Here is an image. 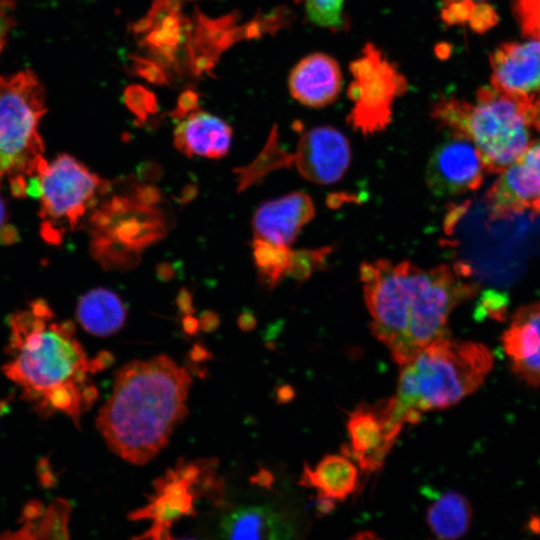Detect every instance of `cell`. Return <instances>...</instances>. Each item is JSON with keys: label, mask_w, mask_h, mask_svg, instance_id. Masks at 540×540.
Segmentation results:
<instances>
[{"label": "cell", "mask_w": 540, "mask_h": 540, "mask_svg": "<svg viewBox=\"0 0 540 540\" xmlns=\"http://www.w3.org/2000/svg\"><path fill=\"white\" fill-rule=\"evenodd\" d=\"M8 326L4 375L39 416L61 413L79 428L82 414L98 397L90 376L109 367L113 355L100 351L89 358L75 337V324L57 320L43 299L11 314Z\"/></svg>", "instance_id": "cell-1"}, {"label": "cell", "mask_w": 540, "mask_h": 540, "mask_svg": "<svg viewBox=\"0 0 540 540\" xmlns=\"http://www.w3.org/2000/svg\"><path fill=\"white\" fill-rule=\"evenodd\" d=\"M191 383L187 370L166 355L119 368L96 419L110 450L136 465L152 460L186 417Z\"/></svg>", "instance_id": "cell-2"}, {"label": "cell", "mask_w": 540, "mask_h": 540, "mask_svg": "<svg viewBox=\"0 0 540 540\" xmlns=\"http://www.w3.org/2000/svg\"><path fill=\"white\" fill-rule=\"evenodd\" d=\"M493 367L489 349L478 342L440 337L402 365L394 412L404 423H417L423 412L445 409L474 393Z\"/></svg>", "instance_id": "cell-3"}, {"label": "cell", "mask_w": 540, "mask_h": 540, "mask_svg": "<svg viewBox=\"0 0 540 540\" xmlns=\"http://www.w3.org/2000/svg\"><path fill=\"white\" fill-rule=\"evenodd\" d=\"M531 95H514L482 87L475 102L455 97L434 104L432 116L451 132L464 135L477 148L487 173H500L530 143Z\"/></svg>", "instance_id": "cell-4"}, {"label": "cell", "mask_w": 540, "mask_h": 540, "mask_svg": "<svg viewBox=\"0 0 540 540\" xmlns=\"http://www.w3.org/2000/svg\"><path fill=\"white\" fill-rule=\"evenodd\" d=\"M47 112L45 90L30 70L0 76V184L25 196L27 178L44 158L39 125Z\"/></svg>", "instance_id": "cell-5"}, {"label": "cell", "mask_w": 540, "mask_h": 540, "mask_svg": "<svg viewBox=\"0 0 540 540\" xmlns=\"http://www.w3.org/2000/svg\"><path fill=\"white\" fill-rule=\"evenodd\" d=\"M93 257L106 269H130L141 252L167 233L166 217L156 205L132 196H113L90 216Z\"/></svg>", "instance_id": "cell-6"}, {"label": "cell", "mask_w": 540, "mask_h": 540, "mask_svg": "<svg viewBox=\"0 0 540 540\" xmlns=\"http://www.w3.org/2000/svg\"><path fill=\"white\" fill-rule=\"evenodd\" d=\"M34 174L40 182V233L51 244H60L65 233L111 189L107 180L65 153L51 162L43 158Z\"/></svg>", "instance_id": "cell-7"}, {"label": "cell", "mask_w": 540, "mask_h": 540, "mask_svg": "<svg viewBox=\"0 0 540 540\" xmlns=\"http://www.w3.org/2000/svg\"><path fill=\"white\" fill-rule=\"evenodd\" d=\"M414 268L409 261L392 264L385 259L360 267L371 330L401 366L410 360L407 341Z\"/></svg>", "instance_id": "cell-8"}, {"label": "cell", "mask_w": 540, "mask_h": 540, "mask_svg": "<svg viewBox=\"0 0 540 540\" xmlns=\"http://www.w3.org/2000/svg\"><path fill=\"white\" fill-rule=\"evenodd\" d=\"M463 277L448 265L428 270L415 265L407 341L410 360L432 341L449 335L451 311L476 294L477 286Z\"/></svg>", "instance_id": "cell-9"}, {"label": "cell", "mask_w": 540, "mask_h": 540, "mask_svg": "<svg viewBox=\"0 0 540 540\" xmlns=\"http://www.w3.org/2000/svg\"><path fill=\"white\" fill-rule=\"evenodd\" d=\"M351 71V124L363 134L383 130L390 122L394 98L406 88L405 79L372 44L365 46L361 57L351 64Z\"/></svg>", "instance_id": "cell-10"}, {"label": "cell", "mask_w": 540, "mask_h": 540, "mask_svg": "<svg viewBox=\"0 0 540 540\" xmlns=\"http://www.w3.org/2000/svg\"><path fill=\"white\" fill-rule=\"evenodd\" d=\"M403 426L394 412L392 397L375 404L362 403L349 413V445L342 447V453L363 472H375L383 466Z\"/></svg>", "instance_id": "cell-11"}, {"label": "cell", "mask_w": 540, "mask_h": 540, "mask_svg": "<svg viewBox=\"0 0 540 540\" xmlns=\"http://www.w3.org/2000/svg\"><path fill=\"white\" fill-rule=\"evenodd\" d=\"M485 199L491 219L530 211L540 214V139L500 172Z\"/></svg>", "instance_id": "cell-12"}, {"label": "cell", "mask_w": 540, "mask_h": 540, "mask_svg": "<svg viewBox=\"0 0 540 540\" xmlns=\"http://www.w3.org/2000/svg\"><path fill=\"white\" fill-rule=\"evenodd\" d=\"M484 173L481 156L472 141L451 132L432 153L425 181L435 196H452L476 190Z\"/></svg>", "instance_id": "cell-13"}, {"label": "cell", "mask_w": 540, "mask_h": 540, "mask_svg": "<svg viewBox=\"0 0 540 540\" xmlns=\"http://www.w3.org/2000/svg\"><path fill=\"white\" fill-rule=\"evenodd\" d=\"M131 30L139 36V45L163 69L180 72L178 52L189 39L191 21L182 14V0H153L147 15Z\"/></svg>", "instance_id": "cell-14"}, {"label": "cell", "mask_w": 540, "mask_h": 540, "mask_svg": "<svg viewBox=\"0 0 540 540\" xmlns=\"http://www.w3.org/2000/svg\"><path fill=\"white\" fill-rule=\"evenodd\" d=\"M350 161L348 140L331 126L305 131L293 154V164L298 172L307 180L323 185L339 181Z\"/></svg>", "instance_id": "cell-15"}, {"label": "cell", "mask_w": 540, "mask_h": 540, "mask_svg": "<svg viewBox=\"0 0 540 540\" xmlns=\"http://www.w3.org/2000/svg\"><path fill=\"white\" fill-rule=\"evenodd\" d=\"M491 86L503 93L532 95L540 91V40L509 42L490 55Z\"/></svg>", "instance_id": "cell-16"}, {"label": "cell", "mask_w": 540, "mask_h": 540, "mask_svg": "<svg viewBox=\"0 0 540 540\" xmlns=\"http://www.w3.org/2000/svg\"><path fill=\"white\" fill-rule=\"evenodd\" d=\"M501 342L513 374L529 386H540V301L514 313Z\"/></svg>", "instance_id": "cell-17"}, {"label": "cell", "mask_w": 540, "mask_h": 540, "mask_svg": "<svg viewBox=\"0 0 540 540\" xmlns=\"http://www.w3.org/2000/svg\"><path fill=\"white\" fill-rule=\"evenodd\" d=\"M314 214L311 197L301 191L266 201L256 209L252 218L254 236L277 245L290 246Z\"/></svg>", "instance_id": "cell-18"}, {"label": "cell", "mask_w": 540, "mask_h": 540, "mask_svg": "<svg viewBox=\"0 0 540 540\" xmlns=\"http://www.w3.org/2000/svg\"><path fill=\"white\" fill-rule=\"evenodd\" d=\"M342 74L337 61L324 53H314L299 61L289 75L291 95L305 106L318 108L339 95Z\"/></svg>", "instance_id": "cell-19"}, {"label": "cell", "mask_w": 540, "mask_h": 540, "mask_svg": "<svg viewBox=\"0 0 540 540\" xmlns=\"http://www.w3.org/2000/svg\"><path fill=\"white\" fill-rule=\"evenodd\" d=\"M231 140L232 128L203 111L189 113L174 130V145L187 157L221 158L229 151Z\"/></svg>", "instance_id": "cell-20"}, {"label": "cell", "mask_w": 540, "mask_h": 540, "mask_svg": "<svg viewBox=\"0 0 540 540\" xmlns=\"http://www.w3.org/2000/svg\"><path fill=\"white\" fill-rule=\"evenodd\" d=\"M293 531L287 517L269 506L239 507L220 522V536L226 539H287Z\"/></svg>", "instance_id": "cell-21"}, {"label": "cell", "mask_w": 540, "mask_h": 540, "mask_svg": "<svg viewBox=\"0 0 540 540\" xmlns=\"http://www.w3.org/2000/svg\"><path fill=\"white\" fill-rule=\"evenodd\" d=\"M300 484L315 488L318 497L337 503L345 500L358 487L359 473L356 463L348 456L329 454L313 468L304 465Z\"/></svg>", "instance_id": "cell-22"}, {"label": "cell", "mask_w": 540, "mask_h": 540, "mask_svg": "<svg viewBox=\"0 0 540 540\" xmlns=\"http://www.w3.org/2000/svg\"><path fill=\"white\" fill-rule=\"evenodd\" d=\"M76 317L85 331L104 337L122 328L127 317V308L116 293L98 287L80 297Z\"/></svg>", "instance_id": "cell-23"}, {"label": "cell", "mask_w": 540, "mask_h": 540, "mask_svg": "<svg viewBox=\"0 0 540 540\" xmlns=\"http://www.w3.org/2000/svg\"><path fill=\"white\" fill-rule=\"evenodd\" d=\"M70 514L71 505L64 499H55L46 508L39 501H30L23 509L21 527L14 532L0 535V538H68Z\"/></svg>", "instance_id": "cell-24"}, {"label": "cell", "mask_w": 540, "mask_h": 540, "mask_svg": "<svg viewBox=\"0 0 540 540\" xmlns=\"http://www.w3.org/2000/svg\"><path fill=\"white\" fill-rule=\"evenodd\" d=\"M471 520V505L457 492L442 494L426 512L428 527L440 539H457L464 536L470 528Z\"/></svg>", "instance_id": "cell-25"}, {"label": "cell", "mask_w": 540, "mask_h": 540, "mask_svg": "<svg viewBox=\"0 0 540 540\" xmlns=\"http://www.w3.org/2000/svg\"><path fill=\"white\" fill-rule=\"evenodd\" d=\"M293 164V155L287 153L279 145L276 126L273 127L268 140L253 162L234 170L237 174L238 192H242L272 170L289 167Z\"/></svg>", "instance_id": "cell-26"}, {"label": "cell", "mask_w": 540, "mask_h": 540, "mask_svg": "<svg viewBox=\"0 0 540 540\" xmlns=\"http://www.w3.org/2000/svg\"><path fill=\"white\" fill-rule=\"evenodd\" d=\"M252 248L260 281L273 289L288 275L293 251L289 246L277 245L259 238H254Z\"/></svg>", "instance_id": "cell-27"}, {"label": "cell", "mask_w": 540, "mask_h": 540, "mask_svg": "<svg viewBox=\"0 0 540 540\" xmlns=\"http://www.w3.org/2000/svg\"><path fill=\"white\" fill-rule=\"evenodd\" d=\"M303 1L309 19L324 28L333 30L346 26L344 18L345 0H298Z\"/></svg>", "instance_id": "cell-28"}, {"label": "cell", "mask_w": 540, "mask_h": 540, "mask_svg": "<svg viewBox=\"0 0 540 540\" xmlns=\"http://www.w3.org/2000/svg\"><path fill=\"white\" fill-rule=\"evenodd\" d=\"M128 109L137 117L138 122H145L147 118L158 111L155 95L140 85H130L124 93Z\"/></svg>", "instance_id": "cell-29"}, {"label": "cell", "mask_w": 540, "mask_h": 540, "mask_svg": "<svg viewBox=\"0 0 540 540\" xmlns=\"http://www.w3.org/2000/svg\"><path fill=\"white\" fill-rule=\"evenodd\" d=\"M513 13L522 34L540 40V0H514Z\"/></svg>", "instance_id": "cell-30"}, {"label": "cell", "mask_w": 540, "mask_h": 540, "mask_svg": "<svg viewBox=\"0 0 540 540\" xmlns=\"http://www.w3.org/2000/svg\"><path fill=\"white\" fill-rule=\"evenodd\" d=\"M129 62V69L132 73L141 76L154 84L164 85L168 83L167 74L155 61L138 55H130Z\"/></svg>", "instance_id": "cell-31"}, {"label": "cell", "mask_w": 540, "mask_h": 540, "mask_svg": "<svg viewBox=\"0 0 540 540\" xmlns=\"http://www.w3.org/2000/svg\"><path fill=\"white\" fill-rule=\"evenodd\" d=\"M198 104V93L186 90L179 96L176 109L170 112V117L174 120H183L189 113L198 108Z\"/></svg>", "instance_id": "cell-32"}, {"label": "cell", "mask_w": 540, "mask_h": 540, "mask_svg": "<svg viewBox=\"0 0 540 540\" xmlns=\"http://www.w3.org/2000/svg\"><path fill=\"white\" fill-rule=\"evenodd\" d=\"M132 188V197L143 204L157 205L162 199L160 190L150 183L133 184Z\"/></svg>", "instance_id": "cell-33"}, {"label": "cell", "mask_w": 540, "mask_h": 540, "mask_svg": "<svg viewBox=\"0 0 540 540\" xmlns=\"http://www.w3.org/2000/svg\"><path fill=\"white\" fill-rule=\"evenodd\" d=\"M12 10V0H0V53L5 46L8 32L14 25Z\"/></svg>", "instance_id": "cell-34"}, {"label": "cell", "mask_w": 540, "mask_h": 540, "mask_svg": "<svg viewBox=\"0 0 540 540\" xmlns=\"http://www.w3.org/2000/svg\"><path fill=\"white\" fill-rule=\"evenodd\" d=\"M138 177L145 183L155 182L162 175L161 166L154 162H144L137 167Z\"/></svg>", "instance_id": "cell-35"}, {"label": "cell", "mask_w": 540, "mask_h": 540, "mask_svg": "<svg viewBox=\"0 0 540 540\" xmlns=\"http://www.w3.org/2000/svg\"><path fill=\"white\" fill-rule=\"evenodd\" d=\"M198 321L200 330L206 333H211L215 331L220 324L219 316L211 310L203 311L199 315Z\"/></svg>", "instance_id": "cell-36"}, {"label": "cell", "mask_w": 540, "mask_h": 540, "mask_svg": "<svg viewBox=\"0 0 540 540\" xmlns=\"http://www.w3.org/2000/svg\"><path fill=\"white\" fill-rule=\"evenodd\" d=\"M176 305L183 315L193 314L195 308L193 306V298L190 290L182 287L176 297Z\"/></svg>", "instance_id": "cell-37"}, {"label": "cell", "mask_w": 540, "mask_h": 540, "mask_svg": "<svg viewBox=\"0 0 540 540\" xmlns=\"http://www.w3.org/2000/svg\"><path fill=\"white\" fill-rule=\"evenodd\" d=\"M237 324L243 332L252 331L257 325L255 314L250 309H244L237 318Z\"/></svg>", "instance_id": "cell-38"}, {"label": "cell", "mask_w": 540, "mask_h": 540, "mask_svg": "<svg viewBox=\"0 0 540 540\" xmlns=\"http://www.w3.org/2000/svg\"><path fill=\"white\" fill-rule=\"evenodd\" d=\"M531 123L540 132V91L531 95Z\"/></svg>", "instance_id": "cell-39"}, {"label": "cell", "mask_w": 540, "mask_h": 540, "mask_svg": "<svg viewBox=\"0 0 540 540\" xmlns=\"http://www.w3.org/2000/svg\"><path fill=\"white\" fill-rule=\"evenodd\" d=\"M156 276L162 282H168L175 276V267L168 262H161L156 266Z\"/></svg>", "instance_id": "cell-40"}, {"label": "cell", "mask_w": 540, "mask_h": 540, "mask_svg": "<svg viewBox=\"0 0 540 540\" xmlns=\"http://www.w3.org/2000/svg\"><path fill=\"white\" fill-rule=\"evenodd\" d=\"M189 356L194 362H202L210 359L212 354L204 346L196 343L190 350Z\"/></svg>", "instance_id": "cell-41"}, {"label": "cell", "mask_w": 540, "mask_h": 540, "mask_svg": "<svg viewBox=\"0 0 540 540\" xmlns=\"http://www.w3.org/2000/svg\"><path fill=\"white\" fill-rule=\"evenodd\" d=\"M182 328L188 335H195L199 330V321L192 314L184 315L182 318Z\"/></svg>", "instance_id": "cell-42"}, {"label": "cell", "mask_w": 540, "mask_h": 540, "mask_svg": "<svg viewBox=\"0 0 540 540\" xmlns=\"http://www.w3.org/2000/svg\"><path fill=\"white\" fill-rule=\"evenodd\" d=\"M198 193V188L196 185L193 184H187L181 191L179 197L177 198V201L180 204H187L191 202Z\"/></svg>", "instance_id": "cell-43"}, {"label": "cell", "mask_w": 540, "mask_h": 540, "mask_svg": "<svg viewBox=\"0 0 540 540\" xmlns=\"http://www.w3.org/2000/svg\"><path fill=\"white\" fill-rule=\"evenodd\" d=\"M17 230L10 225H5L0 230V242L3 244H11L17 241L18 239Z\"/></svg>", "instance_id": "cell-44"}, {"label": "cell", "mask_w": 540, "mask_h": 540, "mask_svg": "<svg viewBox=\"0 0 540 540\" xmlns=\"http://www.w3.org/2000/svg\"><path fill=\"white\" fill-rule=\"evenodd\" d=\"M272 480V475L264 469H260L259 472L251 479L253 483L263 487H270Z\"/></svg>", "instance_id": "cell-45"}, {"label": "cell", "mask_w": 540, "mask_h": 540, "mask_svg": "<svg viewBox=\"0 0 540 540\" xmlns=\"http://www.w3.org/2000/svg\"><path fill=\"white\" fill-rule=\"evenodd\" d=\"M293 396V391L288 386L281 387L277 392V398L280 402H287Z\"/></svg>", "instance_id": "cell-46"}, {"label": "cell", "mask_w": 540, "mask_h": 540, "mask_svg": "<svg viewBox=\"0 0 540 540\" xmlns=\"http://www.w3.org/2000/svg\"><path fill=\"white\" fill-rule=\"evenodd\" d=\"M7 220V208L4 200L0 197V230L5 226Z\"/></svg>", "instance_id": "cell-47"}, {"label": "cell", "mask_w": 540, "mask_h": 540, "mask_svg": "<svg viewBox=\"0 0 540 540\" xmlns=\"http://www.w3.org/2000/svg\"><path fill=\"white\" fill-rule=\"evenodd\" d=\"M469 1H472V2H474V1H484V0H469Z\"/></svg>", "instance_id": "cell-48"}]
</instances>
